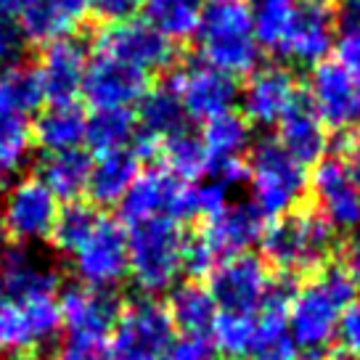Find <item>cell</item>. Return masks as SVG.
Instances as JSON below:
<instances>
[{"label": "cell", "mask_w": 360, "mask_h": 360, "mask_svg": "<svg viewBox=\"0 0 360 360\" xmlns=\"http://www.w3.org/2000/svg\"><path fill=\"white\" fill-rule=\"evenodd\" d=\"M6 360H37L34 355H30V352H22V349H16L11 358H6Z\"/></svg>", "instance_id": "obj_52"}, {"label": "cell", "mask_w": 360, "mask_h": 360, "mask_svg": "<svg viewBox=\"0 0 360 360\" xmlns=\"http://www.w3.org/2000/svg\"><path fill=\"white\" fill-rule=\"evenodd\" d=\"M24 32L19 22L0 11V69L19 64V56L24 53Z\"/></svg>", "instance_id": "obj_43"}, {"label": "cell", "mask_w": 360, "mask_h": 360, "mask_svg": "<svg viewBox=\"0 0 360 360\" xmlns=\"http://www.w3.org/2000/svg\"><path fill=\"white\" fill-rule=\"evenodd\" d=\"M255 328H257V315L247 313H217V321L212 326V347H217L231 360H247L255 342Z\"/></svg>", "instance_id": "obj_38"}, {"label": "cell", "mask_w": 360, "mask_h": 360, "mask_svg": "<svg viewBox=\"0 0 360 360\" xmlns=\"http://www.w3.org/2000/svg\"><path fill=\"white\" fill-rule=\"evenodd\" d=\"M188 236L178 220L148 217L130 223L127 231V259L130 278L146 297L169 292L183 276Z\"/></svg>", "instance_id": "obj_3"}, {"label": "cell", "mask_w": 360, "mask_h": 360, "mask_svg": "<svg viewBox=\"0 0 360 360\" xmlns=\"http://www.w3.org/2000/svg\"><path fill=\"white\" fill-rule=\"evenodd\" d=\"M352 300H358V281L345 265H326L310 283L297 286L286 310V328L294 347L304 352L328 347L337 337L339 313Z\"/></svg>", "instance_id": "obj_1"}, {"label": "cell", "mask_w": 360, "mask_h": 360, "mask_svg": "<svg viewBox=\"0 0 360 360\" xmlns=\"http://www.w3.org/2000/svg\"><path fill=\"white\" fill-rule=\"evenodd\" d=\"M165 307L172 318V326L180 328L183 334H191V337H210L214 321H217V313H220L210 289L196 281L172 286L169 302Z\"/></svg>", "instance_id": "obj_28"}, {"label": "cell", "mask_w": 360, "mask_h": 360, "mask_svg": "<svg viewBox=\"0 0 360 360\" xmlns=\"http://www.w3.org/2000/svg\"><path fill=\"white\" fill-rule=\"evenodd\" d=\"M273 276L265 262L255 255H236L220 259L210 273V294L217 302L220 313H247L257 315L268 300V289Z\"/></svg>", "instance_id": "obj_8"}, {"label": "cell", "mask_w": 360, "mask_h": 360, "mask_svg": "<svg viewBox=\"0 0 360 360\" xmlns=\"http://www.w3.org/2000/svg\"><path fill=\"white\" fill-rule=\"evenodd\" d=\"M138 133L148 135L154 141H165L169 135L186 130V109L180 103L178 93L172 88V82L159 85V88H148V93L138 103Z\"/></svg>", "instance_id": "obj_30"}, {"label": "cell", "mask_w": 360, "mask_h": 360, "mask_svg": "<svg viewBox=\"0 0 360 360\" xmlns=\"http://www.w3.org/2000/svg\"><path fill=\"white\" fill-rule=\"evenodd\" d=\"M138 135V122L130 109H96L85 124V143L98 154L130 148Z\"/></svg>", "instance_id": "obj_34"}, {"label": "cell", "mask_w": 360, "mask_h": 360, "mask_svg": "<svg viewBox=\"0 0 360 360\" xmlns=\"http://www.w3.org/2000/svg\"><path fill=\"white\" fill-rule=\"evenodd\" d=\"M6 252H8V228H6L3 210H0V259L6 257Z\"/></svg>", "instance_id": "obj_51"}, {"label": "cell", "mask_w": 360, "mask_h": 360, "mask_svg": "<svg viewBox=\"0 0 360 360\" xmlns=\"http://www.w3.org/2000/svg\"><path fill=\"white\" fill-rule=\"evenodd\" d=\"M138 169H141V159L135 157L130 148L98 154V159L90 165L88 178V193L93 204L114 207V204L122 202L135 178L141 175Z\"/></svg>", "instance_id": "obj_26"}, {"label": "cell", "mask_w": 360, "mask_h": 360, "mask_svg": "<svg viewBox=\"0 0 360 360\" xmlns=\"http://www.w3.org/2000/svg\"><path fill=\"white\" fill-rule=\"evenodd\" d=\"M90 8L93 0H22L16 22L27 40L48 45L69 37Z\"/></svg>", "instance_id": "obj_21"}, {"label": "cell", "mask_w": 360, "mask_h": 360, "mask_svg": "<svg viewBox=\"0 0 360 360\" xmlns=\"http://www.w3.org/2000/svg\"><path fill=\"white\" fill-rule=\"evenodd\" d=\"M98 53L117 58L143 75H151L172 64L175 48L148 22L127 19V22L112 24L103 32H98Z\"/></svg>", "instance_id": "obj_12"}, {"label": "cell", "mask_w": 360, "mask_h": 360, "mask_svg": "<svg viewBox=\"0 0 360 360\" xmlns=\"http://www.w3.org/2000/svg\"><path fill=\"white\" fill-rule=\"evenodd\" d=\"M159 157L169 175L186 180V183H196L202 175L210 172L207 148H204L202 138L191 130H180V133L165 138L159 143Z\"/></svg>", "instance_id": "obj_33"}, {"label": "cell", "mask_w": 360, "mask_h": 360, "mask_svg": "<svg viewBox=\"0 0 360 360\" xmlns=\"http://www.w3.org/2000/svg\"><path fill=\"white\" fill-rule=\"evenodd\" d=\"M289 360H323L318 352H304V355H292Z\"/></svg>", "instance_id": "obj_53"}, {"label": "cell", "mask_w": 360, "mask_h": 360, "mask_svg": "<svg viewBox=\"0 0 360 360\" xmlns=\"http://www.w3.org/2000/svg\"><path fill=\"white\" fill-rule=\"evenodd\" d=\"M143 3L146 0H93V8L96 13L106 19V22L112 24H120V22H127V19H133L135 13L143 8Z\"/></svg>", "instance_id": "obj_46"}, {"label": "cell", "mask_w": 360, "mask_h": 360, "mask_svg": "<svg viewBox=\"0 0 360 360\" xmlns=\"http://www.w3.org/2000/svg\"><path fill=\"white\" fill-rule=\"evenodd\" d=\"M252 204L265 220H278L297 210L307 193V169L294 162L276 138L259 141L247 165Z\"/></svg>", "instance_id": "obj_5"}, {"label": "cell", "mask_w": 360, "mask_h": 360, "mask_svg": "<svg viewBox=\"0 0 360 360\" xmlns=\"http://www.w3.org/2000/svg\"><path fill=\"white\" fill-rule=\"evenodd\" d=\"M172 88L188 120L210 122L238 103V82L207 64H188L172 77Z\"/></svg>", "instance_id": "obj_14"}, {"label": "cell", "mask_w": 360, "mask_h": 360, "mask_svg": "<svg viewBox=\"0 0 360 360\" xmlns=\"http://www.w3.org/2000/svg\"><path fill=\"white\" fill-rule=\"evenodd\" d=\"M345 268L360 283V228L355 233H349L347 244H345Z\"/></svg>", "instance_id": "obj_48"}, {"label": "cell", "mask_w": 360, "mask_h": 360, "mask_svg": "<svg viewBox=\"0 0 360 360\" xmlns=\"http://www.w3.org/2000/svg\"><path fill=\"white\" fill-rule=\"evenodd\" d=\"M88 64V48L72 34L45 45V51L40 53V64L34 67L45 98H51L53 103L75 101L82 93Z\"/></svg>", "instance_id": "obj_19"}, {"label": "cell", "mask_w": 360, "mask_h": 360, "mask_svg": "<svg viewBox=\"0 0 360 360\" xmlns=\"http://www.w3.org/2000/svg\"><path fill=\"white\" fill-rule=\"evenodd\" d=\"M32 133L19 117L0 114V186H11L30 162Z\"/></svg>", "instance_id": "obj_37"}, {"label": "cell", "mask_w": 360, "mask_h": 360, "mask_svg": "<svg viewBox=\"0 0 360 360\" xmlns=\"http://www.w3.org/2000/svg\"><path fill=\"white\" fill-rule=\"evenodd\" d=\"M8 310H11V302L8 297L0 289V347H6V328H8Z\"/></svg>", "instance_id": "obj_50"}, {"label": "cell", "mask_w": 360, "mask_h": 360, "mask_svg": "<svg viewBox=\"0 0 360 360\" xmlns=\"http://www.w3.org/2000/svg\"><path fill=\"white\" fill-rule=\"evenodd\" d=\"M112 334V360H162L175 339V326L165 304L141 297L120 313Z\"/></svg>", "instance_id": "obj_6"}, {"label": "cell", "mask_w": 360, "mask_h": 360, "mask_svg": "<svg viewBox=\"0 0 360 360\" xmlns=\"http://www.w3.org/2000/svg\"><path fill=\"white\" fill-rule=\"evenodd\" d=\"M278 146L302 167L318 165L321 159H326L328 130L313 114V109L300 101L278 122Z\"/></svg>", "instance_id": "obj_25"}, {"label": "cell", "mask_w": 360, "mask_h": 360, "mask_svg": "<svg viewBox=\"0 0 360 360\" xmlns=\"http://www.w3.org/2000/svg\"><path fill=\"white\" fill-rule=\"evenodd\" d=\"M244 120L257 127H273L302 101V90L292 69L281 64L257 67L249 75L244 90H238Z\"/></svg>", "instance_id": "obj_13"}, {"label": "cell", "mask_w": 360, "mask_h": 360, "mask_svg": "<svg viewBox=\"0 0 360 360\" xmlns=\"http://www.w3.org/2000/svg\"><path fill=\"white\" fill-rule=\"evenodd\" d=\"M292 355L294 342L289 337V328H286V313L259 310L249 360H289Z\"/></svg>", "instance_id": "obj_39"}, {"label": "cell", "mask_w": 360, "mask_h": 360, "mask_svg": "<svg viewBox=\"0 0 360 360\" xmlns=\"http://www.w3.org/2000/svg\"><path fill=\"white\" fill-rule=\"evenodd\" d=\"M72 268L79 286L112 292L130 276L127 231L117 220L101 217L88 241L72 255Z\"/></svg>", "instance_id": "obj_7"}, {"label": "cell", "mask_w": 360, "mask_h": 360, "mask_svg": "<svg viewBox=\"0 0 360 360\" xmlns=\"http://www.w3.org/2000/svg\"><path fill=\"white\" fill-rule=\"evenodd\" d=\"M339 162L345 165V172H347V178L352 180V186L360 191V135L358 138H347V141H345Z\"/></svg>", "instance_id": "obj_47"}, {"label": "cell", "mask_w": 360, "mask_h": 360, "mask_svg": "<svg viewBox=\"0 0 360 360\" xmlns=\"http://www.w3.org/2000/svg\"><path fill=\"white\" fill-rule=\"evenodd\" d=\"M323 3H326V0H323Z\"/></svg>", "instance_id": "obj_54"}, {"label": "cell", "mask_w": 360, "mask_h": 360, "mask_svg": "<svg viewBox=\"0 0 360 360\" xmlns=\"http://www.w3.org/2000/svg\"><path fill=\"white\" fill-rule=\"evenodd\" d=\"M262 233H265V217L257 212V207L252 202H236L225 204L223 210L210 214L204 220V231L199 238L217 259H228L247 255L255 244H259Z\"/></svg>", "instance_id": "obj_18"}, {"label": "cell", "mask_w": 360, "mask_h": 360, "mask_svg": "<svg viewBox=\"0 0 360 360\" xmlns=\"http://www.w3.org/2000/svg\"><path fill=\"white\" fill-rule=\"evenodd\" d=\"M51 360H112V342L101 337L64 334L53 347Z\"/></svg>", "instance_id": "obj_40"}, {"label": "cell", "mask_w": 360, "mask_h": 360, "mask_svg": "<svg viewBox=\"0 0 360 360\" xmlns=\"http://www.w3.org/2000/svg\"><path fill=\"white\" fill-rule=\"evenodd\" d=\"M339 347H342V355L358 360L360 358V297L352 300V302L339 313V323H337V337Z\"/></svg>", "instance_id": "obj_42"}, {"label": "cell", "mask_w": 360, "mask_h": 360, "mask_svg": "<svg viewBox=\"0 0 360 360\" xmlns=\"http://www.w3.org/2000/svg\"><path fill=\"white\" fill-rule=\"evenodd\" d=\"M217 262L220 259L210 252V247L204 244L202 238H188L186 257H183V273H188V276H210L217 268Z\"/></svg>", "instance_id": "obj_45"}, {"label": "cell", "mask_w": 360, "mask_h": 360, "mask_svg": "<svg viewBox=\"0 0 360 360\" xmlns=\"http://www.w3.org/2000/svg\"><path fill=\"white\" fill-rule=\"evenodd\" d=\"M61 310L53 297H32L22 302H11L8 328H6V347L22 352L45 347L61 334Z\"/></svg>", "instance_id": "obj_22"}, {"label": "cell", "mask_w": 360, "mask_h": 360, "mask_svg": "<svg viewBox=\"0 0 360 360\" xmlns=\"http://www.w3.org/2000/svg\"><path fill=\"white\" fill-rule=\"evenodd\" d=\"M122 217L127 223L148 220V217H169V220H191V183L178 180L167 169H148L141 172L130 191L120 202Z\"/></svg>", "instance_id": "obj_9"}, {"label": "cell", "mask_w": 360, "mask_h": 360, "mask_svg": "<svg viewBox=\"0 0 360 360\" xmlns=\"http://www.w3.org/2000/svg\"><path fill=\"white\" fill-rule=\"evenodd\" d=\"M307 106L326 130L360 124V85L337 61H321L307 77Z\"/></svg>", "instance_id": "obj_11"}, {"label": "cell", "mask_w": 360, "mask_h": 360, "mask_svg": "<svg viewBox=\"0 0 360 360\" xmlns=\"http://www.w3.org/2000/svg\"><path fill=\"white\" fill-rule=\"evenodd\" d=\"M0 289L8 302H22L32 297H53L58 289V270L51 259L30 249H11L0 259Z\"/></svg>", "instance_id": "obj_23"}, {"label": "cell", "mask_w": 360, "mask_h": 360, "mask_svg": "<svg viewBox=\"0 0 360 360\" xmlns=\"http://www.w3.org/2000/svg\"><path fill=\"white\" fill-rule=\"evenodd\" d=\"M58 310L67 334L101 339H109L117 326V318L122 313L120 300L112 292L88 289V286H69L58 300Z\"/></svg>", "instance_id": "obj_20"}, {"label": "cell", "mask_w": 360, "mask_h": 360, "mask_svg": "<svg viewBox=\"0 0 360 360\" xmlns=\"http://www.w3.org/2000/svg\"><path fill=\"white\" fill-rule=\"evenodd\" d=\"M212 342L210 337H191V334H180L172 339L162 360H212Z\"/></svg>", "instance_id": "obj_44"}, {"label": "cell", "mask_w": 360, "mask_h": 360, "mask_svg": "<svg viewBox=\"0 0 360 360\" xmlns=\"http://www.w3.org/2000/svg\"><path fill=\"white\" fill-rule=\"evenodd\" d=\"M337 64L360 85V24H345L334 40Z\"/></svg>", "instance_id": "obj_41"}, {"label": "cell", "mask_w": 360, "mask_h": 360, "mask_svg": "<svg viewBox=\"0 0 360 360\" xmlns=\"http://www.w3.org/2000/svg\"><path fill=\"white\" fill-rule=\"evenodd\" d=\"M334 40H337V30H334L331 8L323 0H302L278 56L302 67H315L326 61L328 51L334 48Z\"/></svg>", "instance_id": "obj_17"}, {"label": "cell", "mask_w": 360, "mask_h": 360, "mask_svg": "<svg viewBox=\"0 0 360 360\" xmlns=\"http://www.w3.org/2000/svg\"><path fill=\"white\" fill-rule=\"evenodd\" d=\"M146 22L167 37L175 40H191L199 22H202L204 0H146Z\"/></svg>", "instance_id": "obj_32"}, {"label": "cell", "mask_w": 360, "mask_h": 360, "mask_svg": "<svg viewBox=\"0 0 360 360\" xmlns=\"http://www.w3.org/2000/svg\"><path fill=\"white\" fill-rule=\"evenodd\" d=\"M3 220L8 236L19 244H37L51 238L58 214V199L37 178H16L3 196Z\"/></svg>", "instance_id": "obj_10"}, {"label": "cell", "mask_w": 360, "mask_h": 360, "mask_svg": "<svg viewBox=\"0 0 360 360\" xmlns=\"http://www.w3.org/2000/svg\"><path fill=\"white\" fill-rule=\"evenodd\" d=\"M98 223H101V214L96 212L93 204L69 202L58 210L53 231H51V241H53V247L58 252H64V255L72 257L88 241Z\"/></svg>", "instance_id": "obj_36"}, {"label": "cell", "mask_w": 360, "mask_h": 360, "mask_svg": "<svg viewBox=\"0 0 360 360\" xmlns=\"http://www.w3.org/2000/svg\"><path fill=\"white\" fill-rule=\"evenodd\" d=\"M307 188L313 191L321 214L339 233H355L360 228V191L345 172L339 157H326L313 165L307 175Z\"/></svg>", "instance_id": "obj_15"}, {"label": "cell", "mask_w": 360, "mask_h": 360, "mask_svg": "<svg viewBox=\"0 0 360 360\" xmlns=\"http://www.w3.org/2000/svg\"><path fill=\"white\" fill-rule=\"evenodd\" d=\"M358 360H360V358H358Z\"/></svg>", "instance_id": "obj_55"}, {"label": "cell", "mask_w": 360, "mask_h": 360, "mask_svg": "<svg viewBox=\"0 0 360 360\" xmlns=\"http://www.w3.org/2000/svg\"><path fill=\"white\" fill-rule=\"evenodd\" d=\"M148 93V75L127 67L109 56H98L88 64L82 96L96 109H130Z\"/></svg>", "instance_id": "obj_16"}, {"label": "cell", "mask_w": 360, "mask_h": 360, "mask_svg": "<svg viewBox=\"0 0 360 360\" xmlns=\"http://www.w3.org/2000/svg\"><path fill=\"white\" fill-rule=\"evenodd\" d=\"M300 3L302 0H255L252 3L249 13H252V30L259 48H268L270 53L281 51Z\"/></svg>", "instance_id": "obj_35"}, {"label": "cell", "mask_w": 360, "mask_h": 360, "mask_svg": "<svg viewBox=\"0 0 360 360\" xmlns=\"http://www.w3.org/2000/svg\"><path fill=\"white\" fill-rule=\"evenodd\" d=\"M337 11L345 24H360V0H337Z\"/></svg>", "instance_id": "obj_49"}, {"label": "cell", "mask_w": 360, "mask_h": 360, "mask_svg": "<svg viewBox=\"0 0 360 360\" xmlns=\"http://www.w3.org/2000/svg\"><path fill=\"white\" fill-rule=\"evenodd\" d=\"M90 165H93V159L82 148L56 151V154H45L40 159L34 178L40 180L56 199L69 204L77 202L79 196L88 191Z\"/></svg>", "instance_id": "obj_27"}, {"label": "cell", "mask_w": 360, "mask_h": 360, "mask_svg": "<svg viewBox=\"0 0 360 360\" xmlns=\"http://www.w3.org/2000/svg\"><path fill=\"white\" fill-rule=\"evenodd\" d=\"M202 64L236 79L252 75L259 64V45L252 30V13L241 0H212L202 11L196 30Z\"/></svg>", "instance_id": "obj_2"}, {"label": "cell", "mask_w": 360, "mask_h": 360, "mask_svg": "<svg viewBox=\"0 0 360 360\" xmlns=\"http://www.w3.org/2000/svg\"><path fill=\"white\" fill-rule=\"evenodd\" d=\"M85 124L88 114L77 101H58L37 112L30 133L45 154H56L85 143Z\"/></svg>", "instance_id": "obj_24"}, {"label": "cell", "mask_w": 360, "mask_h": 360, "mask_svg": "<svg viewBox=\"0 0 360 360\" xmlns=\"http://www.w3.org/2000/svg\"><path fill=\"white\" fill-rule=\"evenodd\" d=\"M259 244L265 257L283 276L294 278L300 273H318L326 268L337 247V231L315 210H294L273 220Z\"/></svg>", "instance_id": "obj_4"}, {"label": "cell", "mask_w": 360, "mask_h": 360, "mask_svg": "<svg viewBox=\"0 0 360 360\" xmlns=\"http://www.w3.org/2000/svg\"><path fill=\"white\" fill-rule=\"evenodd\" d=\"M45 101L43 85L37 77V69L27 64H11L0 69V114L19 117L40 112Z\"/></svg>", "instance_id": "obj_31"}, {"label": "cell", "mask_w": 360, "mask_h": 360, "mask_svg": "<svg viewBox=\"0 0 360 360\" xmlns=\"http://www.w3.org/2000/svg\"><path fill=\"white\" fill-rule=\"evenodd\" d=\"M202 143L210 157V169L217 165H231L241 162V157L252 146V124L244 120V114L225 112L214 117L210 122H204Z\"/></svg>", "instance_id": "obj_29"}]
</instances>
